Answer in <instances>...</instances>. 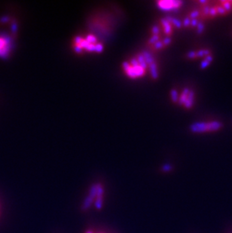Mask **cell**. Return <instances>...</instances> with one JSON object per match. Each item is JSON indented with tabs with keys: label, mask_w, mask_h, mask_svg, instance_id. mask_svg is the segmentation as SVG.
Returning a JSON list of instances; mask_svg holds the SVG:
<instances>
[{
	"label": "cell",
	"mask_w": 232,
	"mask_h": 233,
	"mask_svg": "<svg viewBox=\"0 0 232 233\" xmlns=\"http://www.w3.org/2000/svg\"><path fill=\"white\" fill-rule=\"evenodd\" d=\"M218 15L217 13V11H216V9H215V8H210V15L211 17H215L216 15Z\"/></svg>",
	"instance_id": "obj_19"
},
{
	"label": "cell",
	"mask_w": 232,
	"mask_h": 233,
	"mask_svg": "<svg viewBox=\"0 0 232 233\" xmlns=\"http://www.w3.org/2000/svg\"><path fill=\"white\" fill-rule=\"evenodd\" d=\"M86 233H94V232H93L92 231H90V230H89V231H88V232H87Z\"/></svg>",
	"instance_id": "obj_30"
},
{
	"label": "cell",
	"mask_w": 232,
	"mask_h": 233,
	"mask_svg": "<svg viewBox=\"0 0 232 233\" xmlns=\"http://www.w3.org/2000/svg\"><path fill=\"white\" fill-rule=\"evenodd\" d=\"M194 92L192 90H190V92L188 95V98L187 100L185 103L184 106L186 109H191L193 106L194 104Z\"/></svg>",
	"instance_id": "obj_5"
},
{
	"label": "cell",
	"mask_w": 232,
	"mask_h": 233,
	"mask_svg": "<svg viewBox=\"0 0 232 233\" xmlns=\"http://www.w3.org/2000/svg\"><path fill=\"white\" fill-rule=\"evenodd\" d=\"M170 42H171V38L169 37V36H167V37L164 39V41H163V43H164V46H167V45H169L170 44Z\"/></svg>",
	"instance_id": "obj_22"
},
{
	"label": "cell",
	"mask_w": 232,
	"mask_h": 233,
	"mask_svg": "<svg viewBox=\"0 0 232 233\" xmlns=\"http://www.w3.org/2000/svg\"><path fill=\"white\" fill-rule=\"evenodd\" d=\"M223 127L222 122L213 121L210 122H194L190 126V131L193 133L217 131Z\"/></svg>",
	"instance_id": "obj_1"
},
{
	"label": "cell",
	"mask_w": 232,
	"mask_h": 233,
	"mask_svg": "<svg viewBox=\"0 0 232 233\" xmlns=\"http://www.w3.org/2000/svg\"><path fill=\"white\" fill-rule=\"evenodd\" d=\"M167 20H168L171 24H173L174 26L177 28H181L182 26V24L179 20L176 18H173V17H167Z\"/></svg>",
	"instance_id": "obj_10"
},
{
	"label": "cell",
	"mask_w": 232,
	"mask_h": 233,
	"mask_svg": "<svg viewBox=\"0 0 232 233\" xmlns=\"http://www.w3.org/2000/svg\"><path fill=\"white\" fill-rule=\"evenodd\" d=\"M11 50V40L7 36L0 35V57L3 58H8Z\"/></svg>",
	"instance_id": "obj_3"
},
{
	"label": "cell",
	"mask_w": 232,
	"mask_h": 233,
	"mask_svg": "<svg viewBox=\"0 0 232 233\" xmlns=\"http://www.w3.org/2000/svg\"><path fill=\"white\" fill-rule=\"evenodd\" d=\"M210 63H210L209 61H206V60L204 59V61H201V64H200V67H201V70H204V69L207 68V67H208L209 66H210Z\"/></svg>",
	"instance_id": "obj_15"
},
{
	"label": "cell",
	"mask_w": 232,
	"mask_h": 233,
	"mask_svg": "<svg viewBox=\"0 0 232 233\" xmlns=\"http://www.w3.org/2000/svg\"><path fill=\"white\" fill-rule=\"evenodd\" d=\"M189 92L190 89H188V88H185L183 89L182 95H180V97H179V100H178V102H179V104L180 105H184L185 103L187 100V98H188V95L189 94Z\"/></svg>",
	"instance_id": "obj_7"
},
{
	"label": "cell",
	"mask_w": 232,
	"mask_h": 233,
	"mask_svg": "<svg viewBox=\"0 0 232 233\" xmlns=\"http://www.w3.org/2000/svg\"><path fill=\"white\" fill-rule=\"evenodd\" d=\"M159 33V28L158 26H154L152 27V33H153V35H158V34Z\"/></svg>",
	"instance_id": "obj_24"
},
{
	"label": "cell",
	"mask_w": 232,
	"mask_h": 233,
	"mask_svg": "<svg viewBox=\"0 0 232 233\" xmlns=\"http://www.w3.org/2000/svg\"><path fill=\"white\" fill-rule=\"evenodd\" d=\"M1 214H2V205H1V203H0V216H1Z\"/></svg>",
	"instance_id": "obj_28"
},
{
	"label": "cell",
	"mask_w": 232,
	"mask_h": 233,
	"mask_svg": "<svg viewBox=\"0 0 232 233\" xmlns=\"http://www.w3.org/2000/svg\"><path fill=\"white\" fill-rule=\"evenodd\" d=\"M210 8L207 6H204V7L203 8V12H204V14L205 15H210Z\"/></svg>",
	"instance_id": "obj_25"
},
{
	"label": "cell",
	"mask_w": 232,
	"mask_h": 233,
	"mask_svg": "<svg viewBox=\"0 0 232 233\" xmlns=\"http://www.w3.org/2000/svg\"><path fill=\"white\" fill-rule=\"evenodd\" d=\"M158 35H153L152 37L149 39V43H154V44H155V43L158 42Z\"/></svg>",
	"instance_id": "obj_20"
},
{
	"label": "cell",
	"mask_w": 232,
	"mask_h": 233,
	"mask_svg": "<svg viewBox=\"0 0 232 233\" xmlns=\"http://www.w3.org/2000/svg\"><path fill=\"white\" fill-rule=\"evenodd\" d=\"M164 47V45L163 43V42H158L155 44V48H157V49H160V48H162Z\"/></svg>",
	"instance_id": "obj_23"
},
{
	"label": "cell",
	"mask_w": 232,
	"mask_h": 233,
	"mask_svg": "<svg viewBox=\"0 0 232 233\" xmlns=\"http://www.w3.org/2000/svg\"><path fill=\"white\" fill-rule=\"evenodd\" d=\"M210 54H211V51L210 50H207V49H201V50L196 51V57L197 58H203V57L206 58V56L210 55Z\"/></svg>",
	"instance_id": "obj_9"
},
{
	"label": "cell",
	"mask_w": 232,
	"mask_h": 233,
	"mask_svg": "<svg viewBox=\"0 0 232 233\" xmlns=\"http://www.w3.org/2000/svg\"><path fill=\"white\" fill-rule=\"evenodd\" d=\"M190 24H191V19L189 18V17H187L183 20L182 26H185V27H188V26H190Z\"/></svg>",
	"instance_id": "obj_17"
},
{
	"label": "cell",
	"mask_w": 232,
	"mask_h": 233,
	"mask_svg": "<svg viewBox=\"0 0 232 233\" xmlns=\"http://www.w3.org/2000/svg\"><path fill=\"white\" fill-rule=\"evenodd\" d=\"M123 68L127 76L129 77L135 79V78L142 76L144 74L145 69L142 68L140 64H139L138 60L135 59L132 61V65H130L127 62L123 63Z\"/></svg>",
	"instance_id": "obj_2"
},
{
	"label": "cell",
	"mask_w": 232,
	"mask_h": 233,
	"mask_svg": "<svg viewBox=\"0 0 232 233\" xmlns=\"http://www.w3.org/2000/svg\"><path fill=\"white\" fill-rule=\"evenodd\" d=\"M199 2H200V3L204 4V3H206V2H207V1H200Z\"/></svg>",
	"instance_id": "obj_29"
},
{
	"label": "cell",
	"mask_w": 232,
	"mask_h": 233,
	"mask_svg": "<svg viewBox=\"0 0 232 233\" xmlns=\"http://www.w3.org/2000/svg\"><path fill=\"white\" fill-rule=\"evenodd\" d=\"M164 170H165V171H168V170H171V166L169 165H165L164 166Z\"/></svg>",
	"instance_id": "obj_27"
},
{
	"label": "cell",
	"mask_w": 232,
	"mask_h": 233,
	"mask_svg": "<svg viewBox=\"0 0 232 233\" xmlns=\"http://www.w3.org/2000/svg\"><path fill=\"white\" fill-rule=\"evenodd\" d=\"M149 68H150V72L153 79H157L158 77V67L156 63H153L152 64L149 66Z\"/></svg>",
	"instance_id": "obj_8"
},
{
	"label": "cell",
	"mask_w": 232,
	"mask_h": 233,
	"mask_svg": "<svg viewBox=\"0 0 232 233\" xmlns=\"http://www.w3.org/2000/svg\"><path fill=\"white\" fill-rule=\"evenodd\" d=\"M199 15H200V11H197V10H195V11H193L192 12H191V14L189 15V18L191 20L192 19H196Z\"/></svg>",
	"instance_id": "obj_16"
},
{
	"label": "cell",
	"mask_w": 232,
	"mask_h": 233,
	"mask_svg": "<svg viewBox=\"0 0 232 233\" xmlns=\"http://www.w3.org/2000/svg\"><path fill=\"white\" fill-rule=\"evenodd\" d=\"M182 2L181 1H160L158 2V7L162 11H173L180 6Z\"/></svg>",
	"instance_id": "obj_4"
},
{
	"label": "cell",
	"mask_w": 232,
	"mask_h": 233,
	"mask_svg": "<svg viewBox=\"0 0 232 233\" xmlns=\"http://www.w3.org/2000/svg\"><path fill=\"white\" fill-rule=\"evenodd\" d=\"M187 57H188L189 59H194L196 58V51H191L187 54Z\"/></svg>",
	"instance_id": "obj_18"
},
{
	"label": "cell",
	"mask_w": 232,
	"mask_h": 233,
	"mask_svg": "<svg viewBox=\"0 0 232 233\" xmlns=\"http://www.w3.org/2000/svg\"><path fill=\"white\" fill-rule=\"evenodd\" d=\"M232 1H225V2L222 3V7L224 8L225 9V11L227 12H229V11H231V8H232Z\"/></svg>",
	"instance_id": "obj_12"
},
{
	"label": "cell",
	"mask_w": 232,
	"mask_h": 233,
	"mask_svg": "<svg viewBox=\"0 0 232 233\" xmlns=\"http://www.w3.org/2000/svg\"><path fill=\"white\" fill-rule=\"evenodd\" d=\"M100 233H103V232H100Z\"/></svg>",
	"instance_id": "obj_31"
},
{
	"label": "cell",
	"mask_w": 232,
	"mask_h": 233,
	"mask_svg": "<svg viewBox=\"0 0 232 233\" xmlns=\"http://www.w3.org/2000/svg\"><path fill=\"white\" fill-rule=\"evenodd\" d=\"M170 96H171V100L173 103H176L179 100V96H178V93L176 90L173 89L170 91Z\"/></svg>",
	"instance_id": "obj_11"
},
{
	"label": "cell",
	"mask_w": 232,
	"mask_h": 233,
	"mask_svg": "<svg viewBox=\"0 0 232 233\" xmlns=\"http://www.w3.org/2000/svg\"><path fill=\"white\" fill-rule=\"evenodd\" d=\"M198 24V20L197 18L196 19H192L191 20V24H190V26L192 27H195V26H197Z\"/></svg>",
	"instance_id": "obj_21"
},
{
	"label": "cell",
	"mask_w": 232,
	"mask_h": 233,
	"mask_svg": "<svg viewBox=\"0 0 232 233\" xmlns=\"http://www.w3.org/2000/svg\"><path fill=\"white\" fill-rule=\"evenodd\" d=\"M215 9H216V11H217V13L219 14V15H225L228 13V12L225 11V8H223L222 6H216V7H215Z\"/></svg>",
	"instance_id": "obj_14"
},
{
	"label": "cell",
	"mask_w": 232,
	"mask_h": 233,
	"mask_svg": "<svg viewBox=\"0 0 232 233\" xmlns=\"http://www.w3.org/2000/svg\"><path fill=\"white\" fill-rule=\"evenodd\" d=\"M204 29H205L204 24H203L202 22L198 23V24H197V33L198 34L203 33V32L204 31Z\"/></svg>",
	"instance_id": "obj_13"
},
{
	"label": "cell",
	"mask_w": 232,
	"mask_h": 233,
	"mask_svg": "<svg viewBox=\"0 0 232 233\" xmlns=\"http://www.w3.org/2000/svg\"><path fill=\"white\" fill-rule=\"evenodd\" d=\"M205 60L207 61H209L210 63H212L213 61V56L212 54H210V55L206 56V58H205Z\"/></svg>",
	"instance_id": "obj_26"
},
{
	"label": "cell",
	"mask_w": 232,
	"mask_h": 233,
	"mask_svg": "<svg viewBox=\"0 0 232 233\" xmlns=\"http://www.w3.org/2000/svg\"><path fill=\"white\" fill-rule=\"evenodd\" d=\"M160 22H161V24H162L163 26H164V33H165L166 35L169 36V35L172 33L171 24H170L168 20H167V19L166 18L162 19V20H160Z\"/></svg>",
	"instance_id": "obj_6"
}]
</instances>
